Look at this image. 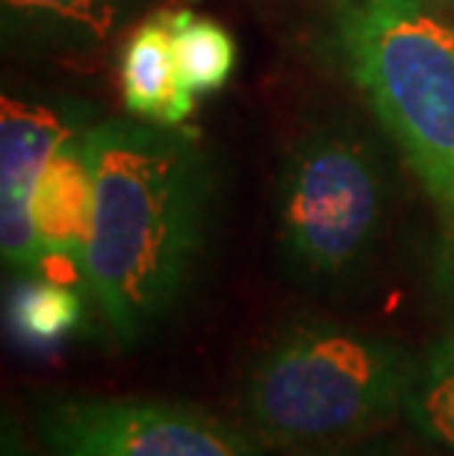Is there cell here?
Instances as JSON below:
<instances>
[{"mask_svg":"<svg viewBox=\"0 0 454 456\" xmlns=\"http://www.w3.org/2000/svg\"><path fill=\"white\" fill-rule=\"evenodd\" d=\"M404 412L419 436L454 453V322L419 362Z\"/></svg>","mask_w":454,"mask_h":456,"instance_id":"obj_12","label":"cell"},{"mask_svg":"<svg viewBox=\"0 0 454 456\" xmlns=\"http://www.w3.org/2000/svg\"><path fill=\"white\" fill-rule=\"evenodd\" d=\"M417 371L419 359L386 336L295 322L251 362L243 412L263 444L325 456L408 410Z\"/></svg>","mask_w":454,"mask_h":456,"instance_id":"obj_2","label":"cell"},{"mask_svg":"<svg viewBox=\"0 0 454 456\" xmlns=\"http://www.w3.org/2000/svg\"><path fill=\"white\" fill-rule=\"evenodd\" d=\"M386 216L378 151L349 127L304 135L277 177V245L289 274L327 286L372 256Z\"/></svg>","mask_w":454,"mask_h":456,"instance_id":"obj_4","label":"cell"},{"mask_svg":"<svg viewBox=\"0 0 454 456\" xmlns=\"http://www.w3.org/2000/svg\"><path fill=\"white\" fill-rule=\"evenodd\" d=\"M331 6H340V4H349V0H327Z\"/></svg>","mask_w":454,"mask_h":456,"instance_id":"obj_16","label":"cell"},{"mask_svg":"<svg viewBox=\"0 0 454 456\" xmlns=\"http://www.w3.org/2000/svg\"><path fill=\"white\" fill-rule=\"evenodd\" d=\"M334 30L345 71L454 221V27L428 0H349L334 6Z\"/></svg>","mask_w":454,"mask_h":456,"instance_id":"obj_3","label":"cell"},{"mask_svg":"<svg viewBox=\"0 0 454 456\" xmlns=\"http://www.w3.org/2000/svg\"><path fill=\"white\" fill-rule=\"evenodd\" d=\"M142 0H0L9 42L89 51L106 42Z\"/></svg>","mask_w":454,"mask_h":456,"instance_id":"obj_9","label":"cell"},{"mask_svg":"<svg viewBox=\"0 0 454 456\" xmlns=\"http://www.w3.org/2000/svg\"><path fill=\"white\" fill-rule=\"evenodd\" d=\"M95 212L83 280L110 333L133 345L186 295L204 254L212 168L180 127L106 118L83 133Z\"/></svg>","mask_w":454,"mask_h":456,"instance_id":"obj_1","label":"cell"},{"mask_svg":"<svg viewBox=\"0 0 454 456\" xmlns=\"http://www.w3.org/2000/svg\"><path fill=\"white\" fill-rule=\"evenodd\" d=\"M33 427L51 456H263L198 406L130 395H47Z\"/></svg>","mask_w":454,"mask_h":456,"instance_id":"obj_5","label":"cell"},{"mask_svg":"<svg viewBox=\"0 0 454 456\" xmlns=\"http://www.w3.org/2000/svg\"><path fill=\"white\" fill-rule=\"evenodd\" d=\"M86 115L62 103L24 101L4 94L0 110V241L4 262L36 274L42 265L33 224V195L47 159L71 135L83 133Z\"/></svg>","mask_w":454,"mask_h":456,"instance_id":"obj_6","label":"cell"},{"mask_svg":"<svg viewBox=\"0 0 454 456\" xmlns=\"http://www.w3.org/2000/svg\"><path fill=\"white\" fill-rule=\"evenodd\" d=\"M121 101L133 118L180 127L195 110V94L180 77L171 9L153 12L136 24L121 47L119 62Z\"/></svg>","mask_w":454,"mask_h":456,"instance_id":"obj_7","label":"cell"},{"mask_svg":"<svg viewBox=\"0 0 454 456\" xmlns=\"http://www.w3.org/2000/svg\"><path fill=\"white\" fill-rule=\"evenodd\" d=\"M431 283L442 297L454 300V221H442L437 250H433Z\"/></svg>","mask_w":454,"mask_h":456,"instance_id":"obj_13","label":"cell"},{"mask_svg":"<svg viewBox=\"0 0 454 456\" xmlns=\"http://www.w3.org/2000/svg\"><path fill=\"white\" fill-rule=\"evenodd\" d=\"M6 324L30 351H54L83 324V297L54 277H27L6 297Z\"/></svg>","mask_w":454,"mask_h":456,"instance_id":"obj_10","label":"cell"},{"mask_svg":"<svg viewBox=\"0 0 454 456\" xmlns=\"http://www.w3.org/2000/svg\"><path fill=\"white\" fill-rule=\"evenodd\" d=\"M83 133L71 135L47 159L38 177L33 195V224L38 245H42V259L60 256L83 265L95 212V177Z\"/></svg>","mask_w":454,"mask_h":456,"instance_id":"obj_8","label":"cell"},{"mask_svg":"<svg viewBox=\"0 0 454 456\" xmlns=\"http://www.w3.org/2000/svg\"><path fill=\"white\" fill-rule=\"evenodd\" d=\"M433 4H440V6H446V9H451V12H454V0H433Z\"/></svg>","mask_w":454,"mask_h":456,"instance_id":"obj_15","label":"cell"},{"mask_svg":"<svg viewBox=\"0 0 454 456\" xmlns=\"http://www.w3.org/2000/svg\"><path fill=\"white\" fill-rule=\"evenodd\" d=\"M171 36L186 89L195 98L225 89L236 71V42L227 27L189 9H171Z\"/></svg>","mask_w":454,"mask_h":456,"instance_id":"obj_11","label":"cell"},{"mask_svg":"<svg viewBox=\"0 0 454 456\" xmlns=\"http://www.w3.org/2000/svg\"><path fill=\"white\" fill-rule=\"evenodd\" d=\"M325 456H395L390 444L384 442H372V444H354V448H343V451H334V453H325Z\"/></svg>","mask_w":454,"mask_h":456,"instance_id":"obj_14","label":"cell"}]
</instances>
